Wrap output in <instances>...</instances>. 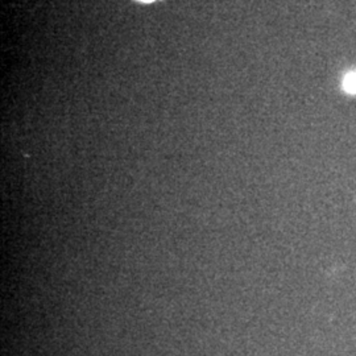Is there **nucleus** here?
Masks as SVG:
<instances>
[{
    "label": "nucleus",
    "instance_id": "f257e3e1",
    "mask_svg": "<svg viewBox=\"0 0 356 356\" xmlns=\"http://www.w3.org/2000/svg\"><path fill=\"white\" fill-rule=\"evenodd\" d=\"M343 88L350 94H356V72L344 76Z\"/></svg>",
    "mask_w": 356,
    "mask_h": 356
},
{
    "label": "nucleus",
    "instance_id": "f03ea898",
    "mask_svg": "<svg viewBox=\"0 0 356 356\" xmlns=\"http://www.w3.org/2000/svg\"><path fill=\"white\" fill-rule=\"evenodd\" d=\"M143 1H152V0H143Z\"/></svg>",
    "mask_w": 356,
    "mask_h": 356
}]
</instances>
